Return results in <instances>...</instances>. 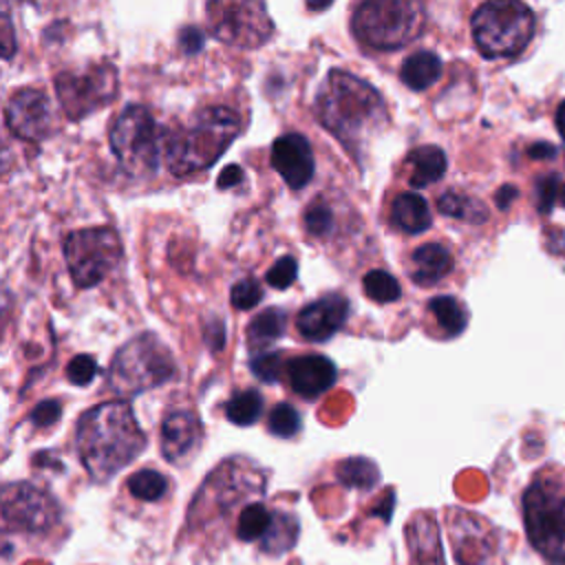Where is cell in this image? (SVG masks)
I'll list each match as a JSON object with an SVG mask.
<instances>
[{"label": "cell", "mask_w": 565, "mask_h": 565, "mask_svg": "<svg viewBox=\"0 0 565 565\" xmlns=\"http://www.w3.org/2000/svg\"><path fill=\"white\" fill-rule=\"evenodd\" d=\"M320 124L355 157L386 126L388 113L382 95L362 77L333 68L316 95Z\"/></svg>", "instance_id": "6da1fadb"}, {"label": "cell", "mask_w": 565, "mask_h": 565, "mask_svg": "<svg viewBox=\"0 0 565 565\" xmlns=\"http://www.w3.org/2000/svg\"><path fill=\"white\" fill-rule=\"evenodd\" d=\"M75 446L84 470L95 481H108L139 457L146 435L126 402H106L79 417Z\"/></svg>", "instance_id": "7a4b0ae2"}, {"label": "cell", "mask_w": 565, "mask_h": 565, "mask_svg": "<svg viewBox=\"0 0 565 565\" xmlns=\"http://www.w3.org/2000/svg\"><path fill=\"white\" fill-rule=\"evenodd\" d=\"M238 132L241 117L227 106H205L188 124L163 128V157L170 174L185 177L210 168Z\"/></svg>", "instance_id": "3957f363"}, {"label": "cell", "mask_w": 565, "mask_h": 565, "mask_svg": "<svg viewBox=\"0 0 565 565\" xmlns=\"http://www.w3.org/2000/svg\"><path fill=\"white\" fill-rule=\"evenodd\" d=\"M174 373L177 364L170 349L154 333H141L115 353L108 386L119 395H139L170 382Z\"/></svg>", "instance_id": "277c9868"}, {"label": "cell", "mask_w": 565, "mask_h": 565, "mask_svg": "<svg viewBox=\"0 0 565 565\" xmlns=\"http://www.w3.org/2000/svg\"><path fill=\"white\" fill-rule=\"evenodd\" d=\"M530 543L554 565H565V481L541 475L523 492Z\"/></svg>", "instance_id": "5b68a950"}, {"label": "cell", "mask_w": 565, "mask_h": 565, "mask_svg": "<svg viewBox=\"0 0 565 565\" xmlns=\"http://www.w3.org/2000/svg\"><path fill=\"white\" fill-rule=\"evenodd\" d=\"M472 38L483 57H512L521 53L536 29L534 13L527 4L514 0L483 2L470 20Z\"/></svg>", "instance_id": "8992f818"}, {"label": "cell", "mask_w": 565, "mask_h": 565, "mask_svg": "<svg viewBox=\"0 0 565 565\" xmlns=\"http://www.w3.org/2000/svg\"><path fill=\"white\" fill-rule=\"evenodd\" d=\"M424 26V7L411 0H366L351 15L353 35L377 51L413 42Z\"/></svg>", "instance_id": "52a82bcc"}, {"label": "cell", "mask_w": 565, "mask_h": 565, "mask_svg": "<svg viewBox=\"0 0 565 565\" xmlns=\"http://www.w3.org/2000/svg\"><path fill=\"white\" fill-rule=\"evenodd\" d=\"M110 150L130 177H148L159 168L163 128L157 126L150 110L141 104L126 106L108 132Z\"/></svg>", "instance_id": "ba28073f"}, {"label": "cell", "mask_w": 565, "mask_h": 565, "mask_svg": "<svg viewBox=\"0 0 565 565\" xmlns=\"http://www.w3.org/2000/svg\"><path fill=\"white\" fill-rule=\"evenodd\" d=\"M62 254L73 282L82 289L99 285L121 260L119 234L108 227H82L64 238Z\"/></svg>", "instance_id": "9c48e42d"}, {"label": "cell", "mask_w": 565, "mask_h": 565, "mask_svg": "<svg viewBox=\"0 0 565 565\" xmlns=\"http://www.w3.org/2000/svg\"><path fill=\"white\" fill-rule=\"evenodd\" d=\"M117 68L113 64H90L82 71H62L55 77V93L71 119H82L88 113L110 104L117 95Z\"/></svg>", "instance_id": "30bf717a"}, {"label": "cell", "mask_w": 565, "mask_h": 565, "mask_svg": "<svg viewBox=\"0 0 565 565\" xmlns=\"http://www.w3.org/2000/svg\"><path fill=\"white\" fill-rule=\"evenodd\" d=\"M214 35L232 46L254 49L267 42L271 20L263 2H210L205 7Z\"/></svg>", "instance_id": "8fae6325"}, {"label": "cell", "mask_w": 565, "mask_h": 565, "mask_svg": "<svg viewBox=\"0 0 565 565\" xmlns=\"http://www.w3.org/2000/svg\"><path fill=\"white\" fill-rule=\"evenodd\" d=\"M57 503L51 494L33 483H7L2 490L4 530L44 532L57 521Z\"/></svg>", "instance_id": "7c38bea8"}, {"label": "cell", "mask_w": 565, "mask_h": 565, "mask_svg": "<svg viewBox=\"0 0 565 565\" xmlns=\"http://www.w3.org/2000/svg\"><path fill=\"white\" fill-rule=\"evenodd\" d=\"M4 119L9 130L24 141H42L53 128V106L44 90L20 88L15 90L4 108Z\"/></svg>", "instance_id": "4fadbf2b"}, {"label": "cell", "mask_w": 565, "mask_h": 565, "mask_svg": "<svg viewBox=\"0 0 565 565\" xmlns=\"http://www.w3.org/2000/svg\"><path fill=\"white\" fill-rule=\"evenodd\" d=\"M271 168L291 190H302L316 172L311 146L305 135L285 132L271 146Z\"/></svg>", "instance_id": "5bb4252c"}, {"label": "cell", "mask_w": 565, "mask_h": 565, "mask_svg": "<svg viewBox=\"0 0 565 565\" xmlns=\"http://www.w3.org/2000/svg\"><path fill=\"white\" fill-rule=\"evenodd\" d=\"M349 318V300L342 294H327L298 311V333L309 342H327Z\"/></svg>", "instance_id": "9a60e30c"}, {"label": "cell", "mask_w": 565, "mask_h": 565, "mask_svg": "<svg viewBox=\"0 0 565 565\" xmlns=\"http://www.w3.org/2000/svg\"><path fill=\"white\" fill-rule=\"evenodd\" d=\"M203 439V426L196 413L188 408H174L161 424V452L170 463L185 461L199 450Z\"/></svg>", "instance_id": "2e32d148"}, {"label": "cell", "mask_w": 565, "mask_h": 565, "mask_svg": "<svg viewBox=\"0 0 565 565\" xmlns=\"http://www.w3.org/2000/svg\"><path fill=\"white\" fill-rule=\"evenodd\" d=\"M287 377L294 393H298L300 397L313 399L327 393L335 384L338 371L327 355L307 353V355L291 358L287 362Z\"/></svg>", "instance_id": "e0dca14e"}, {"label": "cell", "mask_w": 565, "mask_h": 565, "mask_svg": "<svg viewBox=\"0 0 565 565\" xmlns=\"http://www.w3.org/2000/svg\"><path fill=\"white\" fill-rule=\"evenodd\" d=\"M452 269V254L441 243H424L411 254V278L419 287L439 282Z\"/></svg>", "instance_id": "ac0fdd59"}, {"label": "cell", "mask_w": 565, "mask_h": 565, "mask_svg": "<svg viewBox=\"0 0 565 565\" xmlns=\"http://www.w3.org/2000/svg\"><path fill=\"white\" fill-rule=\"evenodd\" d=\"M391 223L406 234H422L430 227L433 216L424 196L415 192H402L391 203Z\"/></svg>", "instance_id": "d6986e66"}, {"label": "cell", "mask_w": 565, "mask_h": 565, "mask_svg": "<svg viewBox=\"0 0 565 565\" xmlns=\"http://www.w3.org/2000/svg\"><path fill=\"white\" fill-rule=\"evenodd\" d=\"M408 183L413 188H426L439 181L446 172V154L439 146H417L406 154Z\"/></svg>", "instance_id": "ffe728a7"}, {"label": "cell", "mask_w": 565, "mask_h": 565, "mask_svg": "<svg viewBox=\"0 0 565 565\" xmlns=\"http://www.w3.org/2000/svg\"><path fill=\"white\" fill-rule=\"evenodd\" d=\"M444 64L439 55L433 51H415L402 62L399 79L411 88V90H426L441 77Z\"/></svg>", "instance_id": "44dd1931"}, {"label": "cell", "mask_w": 565, "mask_h": 565, "mask_svg": "<svg viewBox=\"0 0 565 565\" xmlns=\"http://www.w3.org/2000/svg\"><path fill=\"white\" fill-rule=\"evenodd\" d=\"M287 327V313L280 307H267L247 324V347L252 353L265 351L267 344L276 342Z\"/></svg>", "instance_id": "7402d4cb"}, {"label": "cell", "mask_w": 565, "mask_h": 565, "mask_svg": "<svg viewBox=\"0 0 565 565\" xmlns=\"http://www.w3.org/2000/svg\"><path fill=\"white\" fill-rule=\"evenodd\" d=\"M437 210L444 216L459 218V221L472 223V225H479V223L488 221V207L479 199H475L470 194H463V192H457V190H446L444 194H439L437 196Z\"/></svg>", "instance_id": "603a6c76"}, {"label": "cell", "mask_w": 565, "mask_h": 565, "mask_svg": "<svg viewBox=\"0 0 565 565\" xmlns=\"http://www.w3.org/2000/svg\"><path fill=\"white\" fill-rule=\"evenodd\" d=\"M298 519L289 512L274 510L271 525L267 534L260 539V550L267 554H282L296 545L298 539Z\"/></svg>", "instance_id": "cb8c5ba5"}, {"label": "cell", "mask_w": 565, "mask_h": 565, "mask_svg": "<svg viewBox=\"0 0 565 565\" xmlns=\"http://www.w3.org/2000/svg\"><path fill=\"white\" fill-rule=\"evenodd\" d=\"M428 311L446 335H459L468 324V311L455 296H435L428 302Z\"/></svg>", "instance_id": "d4e9b609"}, {"label": "cell", "mask_w": 565, "mask_h": 565, "mask_svg": "<svg viewBox=\"0 0 565 565\" xmlns=\"http://www.w3.org/2000/svg\"><path fill=\"white\" fill-rule=\"evenodd\" d=\"M335 477L349 486V488H358V490H371L373 486H377L380 481V470L377 466L366 459V457H349L344 461L338 463L335 468Z\"/></svg>", "instance_id": "484cf974"}, {"label": "cell", "mask_w": 565, "mask_h": 565, "mask_svg": "<svg viewBox=\"0 0 565 565\" xmlns=\"http://www.w3.org/2000/svg\"><path fill=\"white\" fill-rule=\"evenodd\" d=\"M263 415V395L256 388L234 393L225 404V417L236 426H252Z\"/></svg>", "instance_id": "4316f807"}, {"label": "cell", "mask_w": 565, "mask_h": 565, "mask_svg": "<svg viewBox=\"0 0 565 565\" xmlns=\"http://www.w3.org/2000/svg\"><path fill=\"white\" fill-rule=\"evenodd\" d=\"M274 512L267 510L263 503H247L241 514H238V523H236V536L241 541H258L267 534L269 525H271Z\"/></svg>", "instance_id": "83f0119b"}, {"label": "cell", "mask_w": 565, "mask_h": 565, "mask_svg": "<svg viewBox=\"0 0 565 565\" xmlns=\"http://www.w3.org/2000/svg\"><path fill=\"white\" fill-rule=\"evenodd\" d=\"M128 490L135 499L159 501L168 490V479L159 470L143 468L128 477Z\"/></svg>", "instance_id": "f1b7e54d"}, {"label": "cell", "mask_w": 565, "mask_h": 565, "mask_svg": "<svg viewBox=\"0 0 565 565\" xmlns=\"http://www.w3.org/2000/svg\"><path fill=\"white\" fill-rule=\"evenodd\" d=\"M362 287H364V294L375 302H395L402 296L399 282L395 280V276H391L384 269L366 271L362 278Z\"/></svg>", "instance_id": "f546056e"}, {"label": "cell", "mask_w": 565, "mask_h": 565, "mask_svg": "<svg viewBox=\"0 0 565 565\" xmlns=\"http://www.w3.org/2000/svg\"><path fill=\"white\" fill-rule=\"evenodd\" d=\"M300 415L298 411L291 406V404H276L269 415H267V428L271 435L276 437H282V439H289L294 437L298 430H300Z\"/></svg>", "instance_id": "4dcf8cb0"}, {"label": "cell", "mask_w": 565, "mask_h": 565, "mask_svg": "<svg viewBox=\"0 0 565 565\" xmlns=\"http://www.w3.org/2000/svg\"><path fill=\"white\" fill-rule=\"evenodd\" d=\"M302 221L311 236H329L333 232V210L322 199L307 205Z\"/></svg>", "instance_id": "1f68e13d"}, {"label": "cell", "mask_w": 565, "mask_h": 565, "mask_svg": "<svg viewBox=\"0 0 565 565\" xmlns=\"http://www.w3.org/2000/svg\"><path fill=\"white\" fill-rule=\"evenodd\" d=\"M282 364H285V360H282L280 351H260V353H254L249 360L252 373L260 382H267V384L278 382V377L282 373Z\"/></svg>", "instance_id": "d6a6232c"}, {"label": "cell", "mask_w": 565, "mask_h": 565, "mask_svg": "<svg viewBox=\"0 0 565 565\" xmlns=\"http://www.w3.org/2000/svg\"><path fill=\"white\" fill-rule=\"evenodd\" d=\"M260 298H263V287L258 285L256 278H243L230 291V300H232L234 309H241V311L256 307L260 302Z\"/></svg>", "instance_id": "836d02e7"}, {"label": "cell", "mask_w": 565, "mask_h": 565, "mask_svg": "<svg viewBox=\"0 0 565 565\" xmlns=\"http://www.w3.org/2000/svg\"><path fill=\"white\" fill-rule=\"evenodd\" d=\"M99 373V366H97V360L88 353H79L75 355L68 364H66V377L71 384L75 386H86L95 380V375Z\"/></svg>", "instance_id": "e575fe53"}, {"label": "cell", "mask_w": 565, "mask_h": 565, "mask_svg": "<svg viewBox=\"0 0 565 565\" xmlns=\"http://www.w3.org/2000/svg\"><path fill=\"white\" fill-rule=\"evenodd\" d=\"M296 276H298V263H296V258H294V256H282V258H278V260L269 267L265 280H267V285L274 287V289H287V287L296 280Z\"/></svg>", "instance_id": "d590c367"}, {"label": "cell", "mask_w": 565, "mask_h": 565, "mask_svg": "<svg viewBox=\"0 0 565 565\" xmlns=\"http://www.w3.org/2000/svg\"><path fill=\"white\" fill-rule=\"evenodd\" d=\"M558 181L554 174H545L536 181V207L541 214H550L552 205L556 203L558 196Z\"/></svg>", "instance_id": "8d00e7d4"}, {"label": "cell", "mask_w": 565, "mask_h": 565, "mask_svg": "<svg viewBox=\"0 0 565 565\" xmlns=\"http://www.w3.org/2000/svg\"><path fill=\"white\" fill-rule=\"evenodd\" d=\"M60 415H62L60 402H57V399H44V402H40V404L31 411L29 419L33 422V426L46 428V426L55 424V422L60 419Z\"/></svg>", "instance_id": "74e56055"}, {"label": "cell", "mask_w": 565, "mask_h": 565, "mask_svg": "<svg viewBox=\"0 0 565 565\" xmlns=\"http://www.w3.org/2000/svg\"><path fill=\"white\" fill-rule=\"evenodd\" d=\"M179 44L185 53H199L205 44V35L196 26H183L179 31Z\"/></svg>", "instance_id": "f35d334b"}, {"label": "cell", "mask_w": 565, "mask_h": 565, "mask_svg": "<svg viewBox=\"0 0 565 565\" xmlns=\"http://www.w3.org/2000/svg\"><path fill=\"white\" fill-rule=\"evenodd\" d=\"M243 168L241 166H236V163H230V166H225L223 170H221V174H218V188L221 190H225V188H234V185H238L241 181H243Z\"/></svg>", "instance_id": "ab89813d"}, {"label": "cell", "mask_w": 565, "mask_h": 565, "mask_svg": "<svg viewBox=\"0 0 565 565\" xmlns=\"http://www.w3.org/2000/svg\"><path fill=\"white\" fill-rule=\"evenodd\" d=\"M2 53L9 60L13 55V35H11V22L9 15H2Z\"/></svg>", "instance_id": "60d3db41"}, {"label": "cell", "mask_w": 565, "mask_h": 565, "mask_svg": "<svg viewBox=\"0 0 565 565\" xmlns=\"http://www.w3.org/2000/svg\"><path fill=\"white\" fill-rule=\"evenodd\" d=\"M527 154H530L532 159H550V157L556 154V148H554L552 143H547V141H539V143H534V146L527 148Z\"/></svg>", "instance_id": "b9f144b4"}, {"label": "cell", "mask_w": 565, "mask_h": 565, "mask_svg": "<svg viewBox=\"0 0 565 565\" xmlns=\"http://www.w3.org/2000/svg\"><path fill=\"white\" fill-rule=\"evenodd\" d=\"M514 196H516V188H514V185H503V188H499V192H497V205H499L501 210H505Z\"/></svg>", "instance_id": "7bdbcfd3"}, {"label": "cell", "mask_w": 565, "mask_h": 565, "mask_svg": "<svg viewBox=\"0 0 565 565\" xmlns=\"http://www.w3.org/2000/svg\"><path fill=\"white\" fill-rule=\"evenodd\" d=\"M556 128H558V132H561V137L565 139V99L558 104V108H556Z\"/></svg>", "instance_id": "ee69618b"}, {"label": "cell", "mask_w": 565, "mask_h": 565, "mask_svg": "<svg viewBox=\"0 0 565 565\" xmlns=\"http://www.w3.org/2000/svg\"><path fill=\"white\" fill-rule=\"evenodd\" d=\"M556 201H558V205L565 207V183L558 185V196H556Z\"/></svg>", "instance_id": "f6af8a7d"}]
</instances>
